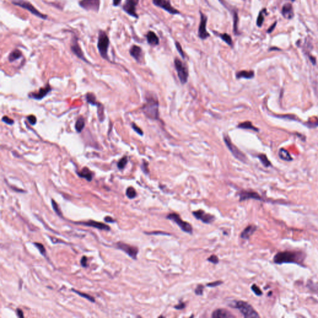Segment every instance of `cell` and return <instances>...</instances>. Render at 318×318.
<instances>
[{
	"label": "cell",
	"mask_w": 318,
	"mask_h": 318,
	"mask_svg": "<svg viewBox=\"0 0 318 318\" xmlns=\"http://www.w3.org/2000/svg\"><path fill=\"white\" fill-rule=\"evenodd\" d=\"M304 260L303 254L298 252L285 251L277 254L274 258V262L278 264L283 263H295L300 264Z\"/></svg>",
	"instance_id": "1"
},
{
	"label": "cell",
	"mask_w": 318,
	"mask_h": 318,
	"mask_svg": "<svg viewBox=\"0 0 318 318\" xmlns=\"http://www.w3.org/2000/svg\"><path fill=\"white\" fill-rule=\"evenodd\" d=\"M144 114L149 119L157 120L159 118V102L156 98L150 97L142 107Z\"/></svg>",
	"instance_id": "2"
},
{
	"label": "cell",
	"mask_w": 318,
	"mask_h": 318,
	"mask_svg": "<svg viewBox=\"0 0 318 318\" xmlns=\"http://www.w3.org/2000/svg\"><path fill=\"white\" fill-rule=\"evenodd\" d=\"M109 45V40L106 33L103 31L99 32L98 39V49L101 56L108 60L109 58L108 56V50Z\"/></svg>",
	"instance_id": "3"
},
{
	"label": "cell",
	"mask_w": 318,
	"mask_h": 318,
	"mask_svg": "<svg viewBox=\"0 0 318 318\" xmlns=\"http://www.w3.org/2000/svg\"><path fill=\"white\" fill-rule=\"evenodd\" d=\"M234 307L239 309V311L244 315L245 317L247 318H255V317H259V315L257 314V312L254 310V309L252 308L251 305H250L249 303L242 301H236L234 303Z\"/></svg>",
	"instance_id": "4"
},
{
	"label": "cell",
	"mask_w": 318,
	"mask_h": 318,
	"mask_svg": "<svg viewBox=\"0 0 318 318\" xmlns=\"http://www.w3.org/2000/svg\"><path fill=\"white\" fill-rule=\"evenodd\" d=\"M12 3L15 6H18L23 9L27 10L31 14L39 18H41L42 19H46L47 18V16L46 14H43L41 13L31 3L26 2L24 0H13Z\"/></svg>",
	"instance_id": "5"
},
{
	"label": "cell",
	"mask_w": 318,
	"mask_h": 318,
	"mask_svg": "<svg viewBox=\"0 0 318 318\" xmlns=\"http://www.w3.org/2000/svg\"><path fill=\"white\" fill-rule=\"evenodd\" d=\"M175 67L177 72L178 76L181 84H185L188 81V71L186 65L178 59H175L174 61Z\"/></svg>",
	"instance_id": "6"
},
{
	"label": "cell",
	"mask_w": 318,
	"mask_h": 318,
	"mask_svg": "<svg viewBox=\"0 0 318 318\" xmlns=\"http://www.w3.org/2000/svg\"><path fill=\"white\" fill-rule=\"evenodd\" d=\"M224 141L225 144V145L228 146V149L231 151V152L233 154V155L239 160L245 162L246 161V155L236 147L231 142V139H229L228 135H225L224 137Z\"/></svg>",
	"instance_id": "7"
},
{
	"label": "cell",
	"mask_w": 318,
	"mask_h": 318,
	"mask_svg": "<svg viewBox=\"0 0 318 318\" xmlns=\"http://www.w3.org/2000/svg\"><path fill=\"white\" fill-rule=\"evenodd\" d=\"M167 218L168 219L173 221L175 223H176V224L180 227L181 229L184 231V232L188 233L189 234H192V233H193L192 226L188 222L184 221L180 218L179 215H178L177 214H175V213L170 214L167 216Z\"/></svg>",
	"instance_id": "8"
},
{
	"label": "cell",
	"mask_w": 318,
	"mask_h": 318,
	"mask_svg": "<svg viewBox=\"0 0 318 318\" xmlns=\"http://www.w3.org/2000/svg\"><path fill=\"white\" fill-rule=\"evenodd\" d=\"M200 23L198 27V37L201 40H206L210 37L209 33L206 30V24L208 22V17L201 11H200Z\"/></svg>",
	"instance_id": "9"
},
{
	"label": "cell",
	"mask_w": 318,
	"mask_h": 318,
	"mask_svg": "<svg viewBox=\"0 0 318 318\" xmlns=\"http://www.w3.org/2000/svg\"><path fill=\"white\" fill-rule=\"evenodd\" d=\"M152 3L155 6L164 10L170 14H180V11L171 6L169 0H152Z\"/></svg>",
	"instance_id": "10"
},
{
	"label": "cell",
	"mask_w": 318,
	"mask_h": 318,
	"mask_svg": "<svg viewBox=\"0 0 318 318\" xmlns=\"http://www.w3.org/2000/svg\"><path fill=\"white\" fill-rule=\"evenodd\" d=\"M139 0H126L123 5V10L129 15L138 18V15L136 13V6L138 5Z\"/></svg>",
	"instance_id": "11"
},
{
	"label": "cell",
	"mask_w": 318,
	"mask_h": 318,
	"mask_svg": "<svg viewBox=\"0 0 318 318\" xmlns=\"http://www.w3.org/2000/svg\"><path fill=\"white\" fill-rule=\"evenodd\" d=\"M100 0H81L79 5L87 11H98L100 9Z\"/></svg>",
	"instance_id": "12"
},
{
	"label": "cell",
	"mask_w": 318,
	"mask_h": 318,
	"mask_svg": "<svg viewBox=\"0 0 318 318\" xmlns=\"http://www.w3.org/2000/svg\"><path fill=\"white\" fill-rule=\"evenodd\" d=\"M117 247L119 249L124 251L133 259H136V258H137V255L138 254V248L122 242H118L117 244Z\"/></svg>",
	"instance_id": "13"
},
{
	"label": "cell",
	"mask_w": 318,
	"mask_h": 318,
	"mask_svg": "<svg viewBox=\"0 0 318 318\" xmlns=\"http://www.w3.org/2000/svg\"><path fill=\"white\" fill-rule=\"evenodd\" d=\"M75 223L76 224H80V225H86V226L93 227V228H97L100 230H105V231H109L110 230V228L108 225L105 224L102 222H99L92 221V220H89V221H88L86 222H75Z\"/></svg>",
	"instance_id": "14"
},
{
	"label": "cell",
	"mask_w": 318,
	"mask_h": 318,
	"mask_svg": "<svg viewBox=\"0 0 318 318\" xmlns=\"http://www.w3.org/2000/svg\"><path fill=\"white\" fill-rule=\"evenodd\" d=\"M52 90L51 87L49 85H47L44 88H40L37 93H31L29 95V98H33L37 100H40L43 98Z\"/></svg>",
	"instance_id": "15"
},
{
	"label": "cell",
	"mask_w": 318,
	"mask_h": 318,
	"mask_svg": "<svg viewBox=\"0 0 318 318\" xmlns=\"http://www.w3.org/2000/svg\"><path fill=\"white\" fill-rule=\"evenodd\" d=\"M71 50L73 52V53L76 56L78 57L79 59H81L82 60L85 61V62H88V61L86 60V59L84 57V55H83V53L80 47V45L78 43V39L75 36L73 37L72 40V43H71Z\"/></svg>",
	"instance_id": "16"
},
{
	"label": "cell",
	"mask_w": 318,
	"mask_h": 318,
	"mask_svg": "<svg viewBox=\"0 0 318 318\" xmlns=\"http://www.w3.org/2000/svg\"><path fill=\"white\" fill-rule=\"evenodd\" d=\"M193 214L197 219H200L203 222L207 223V224L213 222L215 219V218L213 216L207 214V213H205L202 210H198L196 211H194L193 213Z\"/></svg>",
	"instance_id": "17"
},
{
	"label": "cell",
	"mask_w": 318,
	"mask_h": 318,
	"mask_svg": "<svg viewBox=\"0 0 318 318\" xmlns=\"http://www.w3.org/2000/svg\"><path fill=\"white\" fill-rule=\"evenodd\" d=\"M130 55L138 62H140L142 60V49L138 46V45H132L129 51Z\"/></svg>",
	"instance_id": "18"
},
{
	"label": "cell",
	"mask_w": 318,
	"mask_h": 318,
	"mask_svg": "<svg viewBox=\"0 0 318 318\" xmlns=\"http://www.w3.org/2000/svg\"><path fill=\"white\" fill-rule=\"evenodd\" d=\"M283 16L287 19H291L294 16V11L292 5L290 3H285L282 9Z\"/></svg>",
	"instance_id": "19"
},
{
	"label": "cell",
	"mask_w": 318,
	"mask_h": 318,
	"mask_svg": "<svg viewBox=\"0 0 318 318\" xmlns=\"http://www.w3.org/2000/svg\"><path fill=\"white\" fill-rule=\"evenodd\" d=\"M212 317L214 318H228V317H234L228 311L223 309H218L214 311L213 313Z\"/></svg>",
	"instance_id": "20"
},
{
	"label": "cell",
	"mask_w": 318,
	"mask_h": 318,
	"mask_svg": "<svg viewBox=\"0 0 318 318\" xmlns=\"http://www.w3.org/2000/svg\"><path fill=\"white\" fill-rule=\"evenodd\" d=\"M146 38L148 43L152 46H156L159 44V39L153 31H149L146 35Z\"/></svg>",
	"instance_id": "21"
},
{
	"label": "cell",
	"mask_w": 318,
	"mask_h": 318,
	"mask_svg": "<svg viewBox=\"0 0 318 318\" xmlns=\"http://www.w3.org/2000/svg\"><path fill=\"white\" fill-rule=\"evenodd\" d=\"M254 198L255 200H261L260 196L255 192H243L240 194V201Z\"/></svg>",
	"instance_id": "22"
},
{
	"label": "cell",
	"mask_w": 318,
	"mask_h": 318,
	"mask_svg": "<svg viewBox=\"0 0 318 318\" xmlns=\"http://www.w3.org/2000/svg\"><path fill=\"white\" fill-rule=\"evenodd\" d=\"M255 231H256V227L255 225H249L242 231L241 236L244 239H248L254 234V233Z\"/></svg>",
	"instance_id": "23"
},
{
	"label": "cell",
	"mask_w": 318,
	"mask_h": 318,
	"mask_svg": "<svg viewBox=\"0 0 318 318\" xmlns=\"http://www.w3.org/2000/svg\"><path fill=\"white\" fill-rule=\"evenodd\" d=\"M78 175L80 177L85 178L88 181H91L93 179V173L86 167L83 168L81 171L78 173Z\"/></svg>",
	"instance_id": "24"
},
{
	"label": "cell",
	"mask_w": 318,
	"mask_h": 318,
	"mask_svg": "<svg viewBox=\"0 0 318 318\" xmlns=\"http://www.w3.org/2000/svg\"><path fill=\"white\" fill-rule=\"evenodd\" d=\"M233 31L235 35H239L240 33L238 31V23H239V16L238 12L237 10H234L233 11Z\"/></svg>",
	"instance_id": "25"
},
{
	"label": "cell",
	"mask_w": 318,
	"mask_h": 318,
	"mask_svg": "<svg viewBox=\"0 0 318 318\" xmlns=\"http://www.w3.org/2000/svg\"><path fill=\"white\" fill-rule=\"evenodd\" d=\"M254 76V71H246L242 70L237 73L236 77L237 78H246L250 79Z\"/></svg>",
	"instance_id": "26"
},
{
	"label": "cell",
	"mask_w": 318,
	"mask_h": 318,
	"mask_svg": "<svg viewBox=\"0 0 318 318\" xmlns=\"http://www.w3.org/2000/svg\"><path fill=\"white\" fill-rule=\"evenodd\" d=\"M218 37H219L224 42H225L227 44H228L229 46L233 47V40H232V38L231 37L226 33H224V34H217L216 33Z\"/></svg>",
	"instance_id": "27"
},
{
	"label": "cell",
	"mask_w": 318,
	"mask_h": 318,
	"mask_svg": "<svg viewBox=\"0 0 318 318\" xmlns=\"http://www.w3.org/2000/svg\"><path fill=\"white\" fill-rule=\"evenodd\" d=\"M279 155L280 158L283 160L289 162L293 160L290 153L285 149H280L279 152Z\"/></svg>",
	"instance_id": "28"
},
{
	"label": "cell",
	"mask_w": 318,
	"mask_h": 318,
	"mask_svg": "<svg viewBox=\"0 0 318 318\" xmlns=\"http://www.w3.org/2000/svg\"><path fill=\"white\" fill-rule=\"evenodd\" d=\"M21 56H22L21 52L18 49H16V50L13 51L10 54V56L8 57V60L10 62H13L19 59V58H21Z\"/></svg>",
	"instance_id": "29"
},
{
	"label": "cell",
	"mask_w": 318,
	"mask_h": 318,
	"mask_svg": "<svg viewBox=\"0 0 318 318\" xmlns=\"http://www.w3.org/2000/svg\"><path fill=\"white\" fill-rule=\"evenodd\" d=\"M85 125V119L82 117L79 118L78 119V120L76 121V122L75 123V129L77 131V132H81L82 131V130L84 129Z\"/></svg>",
	"instance_id": "30"
},
{
	"label": "cell",
	"mask_w": 318,
	"mask_h": 318,
	"mask_svg": "<svg viewBox=\"0 0 318 318\" xmlns=\"http://www.w3.org/2000/svg\"><path fill=\"white\" fill-rule=\"evenodd\" d=\"M239 128L241 129H252L255 131H258V129L256 128L255 126H254L251 122L250 121H246L244 122L241 123L238 126Z\"/></svg>",
	"instance_id": "31"
},
{
	"label": "cell",
	"mask_w": 318,
	"mask_h": 318,
	"mask_svg": "<svg viewBox=\"0 0 318 318\" xmlns=\"http://www.w3.org/2000/svg\"><path fill=\"white\" fill-rule=\"evenodd\" d=\"M86 100L88 102V103L93 105V106H98L99 103H97L96 100V97L93 93H88L86 95Z\"/></svg>",
	"instance_id": "32"
},
{
	"label": "cell",
	"mask_w": 318,
	"mask_h": 318,
	"mask_svg": "<svg viewBox=\"0 0 318 318\" xmlns=\"http://www.w3.org/2000/svg\"><path fill=\"white\" fill-rule=\"evenodd\" d=\"M264 13H266V9H263L260 11L257 19V26L259 27H262L264 21Z\"/></svg>",
	"instance_id": "33"
},
{
	"label": "cell",
	"mask_w": 318,
	"mask_h": 318,
	"mask_svg": "<svg viewBox=\"0 0 318 318\" xmlns=\"http://www.w3.org/2000/svg\"><path fill=\"white\" fill-rule=\"evenodd\" d=\"M258 158L260 159V160L262 162V163L265 167H268L269 166L271 165L270 162L269 161V160L268 159V158L266 157V156L265 154H260V155H258Z\"/></svg>",
	"instance_id": "34"
},
{
	"label": "cell",
	"mask_w": 318,
	"mask_h": 318,
	"mask_svg": "<svg viewBox=\"0 0 318 318\" xmlns=\"http://www.w3.org/2000/svg\"><path fill=\"white\" fill-rule=\"evenodd\" d=\"M72 291H73V292H75V293H76L77 295H80V296H81V297H83V298H86V299H88V300L90 301L91 302H92V303H95V298H94L93 297H92V296L88 295H87V294H86V293H83L80 292V291H76V290H73V289H72Z\"/></svg>",
	"instance_id": "35"
},
{
	"label": "cell",
	"mask_w": 318,
	"mask_h": 318,
	"mask_svg": "<svg viewBox=\"0 0 318 318\" xmlns=\"http://www.w3.org/2000/svg\"><path fill=\"white\" fill-rule=\"evenodd\" d=\"M98 115L99 118V120L101 122H103L105 119V114H104V108L103 105L100 103L98 105Z\"/></svg>",
	"instance_id": "36"
},
{
	"label": "cell",
	"mask_w": 318,
	"mask_h": 318,
	"mask_svg": "<svg viewBox=\"0 0 318 318\" xmlns=\"http://www.w3.org/2000/svg\"><path fill=\"white\" fill-rule=\"evenodd\" d=\"M136 195H137V193H136V192L133 187L127 188L126 190V196L129 199L134 198L136 196Z\"/></svg>",
	"instance_id": "37"
},
{
	"label": "cell",
	"mask_w": 318,
	"mask_h": 318,
	"mask_svg": "<svg viewBox=\"0 0 318 318\" xmlns=\"http://www.w3.org/2000/svg\"><path fill=\"white\" fill-rule=\"evenodd\" d=\"M127 162H128V160H127V157H123L121 159L119 160V161L118 162V164H117V166H118V168L120 170H122L125 167L126 165H127Z\"/></svg>",
	"instance_id": "38"
},
{
	"label": "cell",
	"mask_w": 318,
	"mask_h": 318,
	"mask_svg": "<svg viewBox=\"0 0 318 318\" xmlns=\"http://www.w3.org/2000/svg\"><path fill=\"white\" fill-rule=\"evenodd\" d=\"M34 245L37 248V249L39 250V251L40 252V254L43 255V256H45V254H46V251H45V247H43V246L40 244V243H37V242H34Z\"/></svg>",
	"instance_id": "39"
},
{
	"label": "cell",
	"mask_w": 318,
	"mask_h": 318,
	"mask_svg": "<svg viewBox=\"0 0 318 318\" xmlns=\"http://www.w3.org/2000/svg\"><path fill=\"white\" fill-rule=\"evenodd\" d=\"M175 46H176V48L177 51L178 52V53L180 54V55L181 56V57H182L183 59H185V54H184V51H183L182 47H181V44H180L178 42H175Z\"/></svg>",
	"instance_id": "40"
},
{
	"label": "cell",
	"mask_w": 318,
	"mask_h": 318,
	"mask_svg": "<svg viewBox=\"0 0 318 318\" xmlns=\"http://www.w3.org/2000/svg\"><path fill=\"white\" fill-rule=\"evenodd\" d=\"M52 208L54 210V211L59 215V216H62V213L59 208V206L58 204H57V203L54 200H52Z\"/></svg>",
	"instance_id": "41"
},
{
	"label": "cell",
	"mask_w": 318,
	"mask_h": 318,
	"mask_svg": "<svg viewBox=\"0 0 318 318\" xmlns=\"http://www.w3.org/2000/svg\"><path fill=\"white\" fill-rule=\"evenodd\" d=\"M252 291L255 293V295H258V296H260L262 295V291L260 290V288L256 285H253L251 287Z\"/></svg>",
	"instance_id": "42"
},
{
	"label": "cell",
	"mask_w": 318,
	"mask_h": 318,
	"mask_svg": "<svg viewBox=\"0 0 318 318\" xmlns=\"http://www.w3.org/2000/svg\"><path fill=\"white\" fill-rule=\"evenodd\" d=\"M2 121H3L5 123H6V124H8V125H13V124L14 123V121L12 119H11V118H8V116H3V118H2Z\"/></svg>",
	"instance_id": "43"
},
{
	"label": "cell",
	"mask_w": 318,
	"mask_h": 318,
	"mask_svg": "<svg viewBox=\"0 0 318 318\" xmlns=\"http://www.w3.org/2000/svg\"><path fill=\"white\" fill-rule=\"evenodd\" d=\"M27 119L31 125H35L37 122V118L33 115H30L27 117Z\"/></svg>",
	"instance_id": "44"
},
{
	"label": "cell",
	"mask_w": 318,
	"mask_h": 318,
	"mask_svg": "<svg viewBox=\"0 0 318 318\" xmlns=\"http://www.w3.org/2000/svg\"><path fill=\"white\" fill-rule=\"evenodd\" d=\"M132 127L138 134H139L140 135H143L142 130L137 125H136L135 123H132Z\"/></svg>",
	"instance_id": "45"
},
{
	"label": "cell",
	"mask_w": 318,
	"mask_h": 318,
	"mask_svg": "<svg viewBox=\"0 0 318 318\" xmlns=\"http://www.w3.org/2000/svg\"><path fill=\"white\" fill-rule=\"evenodd\" d=\"M208 260L214 264H217L218 262H219V259H218V257L214 255H213L211 256H210L208 258Z\"/></svg>",
	"instance_id": "46"
},
{
	"label": "cell",
	"mask_w": 318,
	"mask_h": 318,
	"mask_svg": "<svg viewBox=\"0 0 318 318\" xmlns=\"http://www.w3.org/2000/svg\"><path fill=\"white\" fill-rule=\"evenodd\" d=\"M204 290V287L201 285H199L197 286L196 290H195V293L197 295H202L203 292Z\"/></svg>",
	"instance_id": "47"
},
{
	"label": "cell",
	"mask_w": 318,
	"mask_h": 318,
	"mask_svg": "<svg viewBox=\"0 0 318 318\" xmlns=\"http://www.w3.org/2000/svg\"><path fill=\"white\" fill-rule=\"evenodd\" d=\"M141 168H142V170H143V171H144L145 173H146V174L149 173V168H148V163H147V162H143V163H142V165Z\"/></svg>",
	"instance_id": "48"
},
{
	"label": "cell",
	"mask_w": 318,
	"mask_h": 318,
	"mask_svg": "<svg viewBox=\"0 0 318 318\" xmlns=\"http://www.w3.org/2000/svg\"><path fill=\"white\" fill-rule=\"evenodd\" d=\"M222 283V282H221V281H217V282H214L213 283H209L207 285V286L209 287H215L221 285Z\"/></svg>",
	"instance_id": "49"
},
{
	"label": "cell",
	"mask_w": 318,
	"mask_h": 318,
	"mask_svg": "<svg viewBox=\"0 0 318 318\" xmlns=\"http://www.w3.org/2000/svg\"><path fill=\"white\" fill-rule=\"evenodd\" d=\"M87 258L86 256H83L81 260H80V263H81V265L83 266V267H86L87 266Z\"/></svg>",
	"instance_id": "50"
},
{
	"label": "cell",
	"mask_w": 318,
	"mask_h": 318,
	"mask_svg": "<svg viewBox=\"0 0 318 318\" xmlns=\"http://www.w3.org/2000/svg\"><path fill=\"white\" fill-rule=\"evenodd\" d=\"M306 125L309 127H316L318 126V121H314V122H308Z\"/></svg>",
	"instance_id": "51"
},
{
	"label": "cell",
	"mask_w": 318,
	"mask_h": 318,
	"mask_svg": "<svg viewBox=\"0 0 318 318\" xmlns=\"http://www.w3.org/2000/svg\"><path fill=\"white\" fill-rule=\"evenodd\" d=\"M276 24H277V22H275L273 24H272V25H271V26H270V27L267 29L266 32H267V33H269V34H270V33H271L272 31H273L274 30V29L275 28V27H276Z\"/></svg>",
	"instance_id": "52"
},
{
	"label": "cell",
	"mask_w": 318,
	"mask_h": 318,
	"mask_svg": "<svg viewBox=\"0 0 318 318\" xmlns=\"http://www.w3.org/2000/svg\"><path fill=\"white\" fill-rule=\"evenodd\" d=\"M185 307V304L184 303H180L179 304L175 306V308L176 309H182Z\"/></svg>",
	"instance_id": "53"
},
{
	"label": "cell",
	"mask_w": 318,
	"mask_h": 318,
	"mask_svg": "<svg viewBox=\"0 0 318 318\" xmlns=\"http://www.w3.org/2000/svg\"><path fill=\"white\" fill-rule=\"evenodd\" d=\"M105 221L108 223H113L115 222V220H114L111 217L106 216L105 217Z\"/></svg>",
	"instance_id": "54"
},
{
	"label": "cell",
	"mask_w": 318,
	"mask_h": 318,
	"mask_svg": "<svg viewBox=\"0 0 318 318\" xmlns=\"http://www.w3.org/2000/svg\"><path fill=\"white\" fill-rule=\"evenodd\" d=\"M121 2V0H113V6H118V5H120Z\"/></svg>",
	"instance_id": "55"
},
{
	"label": "cell",
	"mask_w": 318,
	"mask_h": 318,
	"mask_svg": "<svg viewBox=\"0 0 318 318\" xmlns=\"http://www.w3.org/2000/svg\"><path fill=\"white\" fill-rule=\"evenodd\" d=\"M17 314L19 317H24V315H23V312L22 311V310L19 309H17Z\"/></svg>",
	"instance_id": "56"
},
{
	"label": "cell",
	"mask_w": 318,
	"mask_h": 318,
	"mask_svg": "<svg viewBox=\"0 0 318 318\" xmlns=\"http://www.w3.org/2000/svg\"><path fill=\"white\" fill-rule=\"evenodd\" d=\"M290 1H291V2H295V0H290Z\"/></svg>",
	"instance_id": "57"
}]
</instances>
